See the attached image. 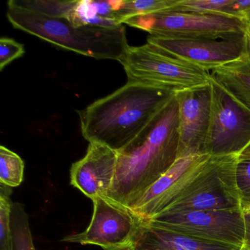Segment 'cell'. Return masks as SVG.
Wrapping results in <instances>:
<instances>
[{
    "instance_id": "6da1fadb",
    "label": "cell",
    "mask_w": 250,
    "mask_h": 250,
    "mask_svg": "<svg viewBox=\"0 0 250 250\" xmlns=\"http://www.w3.org/2000/svg\"><path fill=\"white\" fill-rule=\"evenodd\" d=\"M179 113L175 96L124 148L106 197L131 208L178 159Z\"/></svg>"
},
{
    "instance_id": "7a4b0ae2",
    "label": "cell",
    "mask_w": 250,
    "mask_h": 250,
    "mask_svg": "<svg viewBox=\"0 0 250 250\" xmlns=\"http://www.w3.org/2000/svg\"><path fill=\"white\" fill-rule=\"evenodd\" d=\"M175 93L128 82L109 96L78 111L82 134L89 143H99L119 151L144 129Z\"/></svg>"
},
{
    "instance_id": "3957f363",
    "label": "cell",
    "mask_w": 250,
    "mask_h": 250,
    "mask_svg": "<svg viewBox=\"0 0 250 250\" xmlns=\"http://www.w3.org/2000/svg\"><path fill=\"white\" fill-rule=\"evenodd\" d=\"M7 17L17 30L95 59L119 61L129 47L124 24L115 27H77L67 19L45 17L10 5Z\"/></svg>"
},
{
    "instance_id": "277c9868",
    "label": "cell",
    "mask_w": 250,
    "mask_h": 250,
    "mask_svg": "<svg viewBox=\"0 0 250 250\" xmlns=\"http://www.w3.org/2000/svg\"><path fill=\"white\" fill-rule=\"evenodd\" d=\"M228 156L198 153L178 158L130 209L143 220L153 219L171 205L212 184Z\"/></svg>"
},
{
    "instance_id": "5b68a950",
    "label": "cell",
    "mask_w": 250,
    "mask_h": 250,
    "mask_svg": "<svg viewBox=\"0 0 250 250\" xmlns=\"http://www.w3.org/2000/svg\"><path fill=\"white\" fill-rule=\"evenodd\" d=\"M119 62L128 82L143 83L177 93L207 85L210 73L171 56L150 43L129 46Z\"/></svg>"
},
{
    "instance_id": "8992f818",
    "label": "cell",
    "mask_w": 250,
    "mask_h": 250,
    "mask_svg": "<svg viewBox=\"0 0 250 250\" xmlns=\"http://www.w3.org/2000/svg\"><path fill=\"white\" fill-rule=\"evenodd\" d=\"M124 24L147 32L151 36L180 39L223 40L247 36L250 30L248 21L237 17L167 10L131 17Z\"/></svg>"
},
{
    "instance_id": "52a82bcc",
    "label": "cell",
    "mask_w": 250,
    "mask_h": 250,
    "mask_svg": "<svg viewBox=\"0 0 250 250\" xmlns=\"http://www.w3.org/2000/svg\"><path fill=\"white\" fill-rule=\"evenodd\" d=\"M211 104L204 153L239 155L250 144V111L210 79Z\"/></svg>"
},
{
    "instance_id": "ba28073f",
    "label": "cell",
    "mask_w": 250,
    "mask_h": 250,
    "mask_svg": "<svg viewBox=\"0 0 250 250\" xmlns=\"http://www.w3.org/2000/svg\"><path fill=\"white\" fill-rule=\"evenodd\" d=\"M146 221L181 235L238 249L245 241V219L243 212H182L158 216Z\"/></svg>"
},
{
    "instance_id": "9c48e42d",
    "label": "cell",
    "mask_w": 250,
    "mask_h": 250,
    "mask_svg": "<svg viewBox=\"0 0 250 250\" xmlns=\"http://www.w3.org/2000/svg\"><path fill=\"white\" fill-rule=\"evenodd\" d=\"M91 222L84 232L64 237L62 241L104 249L132 246L141 219L131 209L106 196L93 199Z\"/></svg>"
},
{
    "instance_id": "30bf717a",
    "label": "cell",
    "mask_w": 250,
    "mask_h": 250,
    "mask_svg": "<svg viewBox=\"0 0 250 250\" xmlns=\"http://www.w3.org/2000/svg\"><path fill=\"white\" fill-rule=\"evenodd\" d=\"M147 43L208 72L250 52L248 35L223 40L150 36Z\"/></svg>"
},
{
    "instance_id": "8fae6325",
    "label": "cell",
    "mask_w": 250,
    "mask_h": 250,
    "mask_svg": "<svg viewBox=\"0 0 250 250\" xmlns=\"http://www.w3.org/2000/svg\"><path fill=\"white\" fill-rule=\"evenodd\" d=\"M179 113L178 158L204 153L211 104L210 83L175 93Z\"/></svg>"
},
{
    "instance_id": "7c38bea8",
    "label": "cell",
    "mask_w": 250,
    "mask_h": 250,
    "mask_svg": "<svg viewBox=\"0 0 250 250\" xmlns=\"http://www.w3.org/2000/svg\"><path fill=\"white\" fill-rule=\"evenodd\" d=\"M118 152L99 143H89L85 156L71 168V184L93 200L106 196L116 170Z\"/></svg>"
},
{
    "instance_id": "4fadbf2b",
    "label": "cell",
    "mask_w": 250,
    "mask_h": 250,
    "mask_svg": "<svg viewBox=\"0 0 250 250\" xmlns=\"http://www.w3.org/2000/svg\"><path fill=\"white\" fill-rule=\"evenodd\" d=\"M136 250H238L232 246L210 242L181 235L140 221L133 241Z\"/></svg>"
},
{
    "instance_id": "5bb4252c",
    "label": "cell",
    "mask_w": 250,
    "mask_h": 250,
    "mask_svg": "<svg viewBox=\"0 0 250 250\" xmlns=\"http://www.w3.org/2000/svg\"><path fill=\"white\" fill-rule=\"evenodd\" d=\"M209 73L213 81L250 111V52Z\"/></svg>"
},
{
    "instance_id": "9a60e30c",
    "label": "cell",
    "mask_w": 250,
    "mask_h": 250,
    "mask_svg": "<svg viewBox=\"0 0 250 250\" xmlns=\"http://www.w3.org/2000/svg\"><path fill=\"white\" fill-rule=\"evenodd\" d=\"M167 11L238 17L236 0H178ZM240 19V18H239Z\"/></svg>"
},
{
    "instance_id": "2e32d148",
    "label": "cell",
    "mask_w": 250,
    "mask_h": 250,
    "mask_svg": "<svg viewBox=\"0 0 250 250\" xmlns=\"http://www.w3.org/2000/svg\"><path fill=\"white\" fill-rule=\"evenodd\" d=\"M78 1L57 0H10L8 5L42 14L52 18L67 19Z\"/></svg>"
},
{
    "instance_id": "e0dca14e",
    "label": "cell",
    "mask_w": 250,
    "mask_h": 250,
    "mask_svg": "<svg viewBox=\"0 0 250 250\" xmlns=\"http://www.w3.org/2000/svg\"><path fill=\"white\" fill-rule=\"evenodd\" d=\"M11 228L13 250H36L30 230L29 216L21 203L13 202Z\"/></svg>"
},
{
    "instance_id": "ac0fdd59",
    "label": "cell",
    "mask_w": 250,
    "mask_h": 250,
    "mask_svg": "<svg viewBox=\"0 0 250 250\" xmlns=\"http://www.w3.org/2000/svg\"><path fill=\"white\" fill-rule=\"evenodd\" d=\"M24 162L21 157L5 146L0 147V184L17 187L24 179Z\"/></svg>"
},
{
    "instance_id": "d6986e66",
    "label": "cell",
    "mask_w": 250,
    "mask_h": 250,
    "mask_svg": "<svg viewBox=\"0 0 250 250\" xmlns=\"http://www.w3.org/2000/svg\"><path fill=\"white\" fill-rule=\"evenodd\" d=\"M177 2L178 0H123L118 13V21L124 24V21L131 17L167 11Z\"/></svg>"
},
{
    "instance_id": "ffe728a7",
    "label": "cell",
    "mask_w": 250,
    "mask_h": 250,
    "mask_svg": "<svg viewBox=\"0 0 250 250\" xmlns=\"http://www.w3.org/2000/svg\"><path fill=\"white\" fill-rule=\"evenodd\" d=\"M11 187L4 185L0 187V250H13L11 228V211L13 203L11 199Z\"/></svg>"
},
{
    "instance_id": "44dd1931",
    "label": "cell",
    "mask_w": 250,
    "mask_h": 250,
    "mask_svg": "<svg viewBox=\"0 0 250 250\" xmlns=\"http://www.w3.org/2000/svg\"><path fill=\"white\" fill-rule=\"evenodd\" d=\"M25 53L24 45L9 38L0 39V70L9 65L16 59L21 58Z\"/></svg>"
},
{
    "instance_id": "7402d4cb",
    "label": "cell",
    "mask_w": 250,
    "mask_h": 250,
    "mask_svg": "<svg viewBox=\"0 0 250 250\" xmlns=\"http://www.w3.org/2000/svg\"><path fill=\"white\" fill-rule=\"evenodd\" d=\"M236 181L242 208L250 206V160L238 162Z\"/></svg>"
},
{
    "instance_id": "603a6c76",
    "label": "cell",
    "mask_w": 250,
    "mask_h": 250,
    "mask_svg": "<svg viewBox=\"0 0 250 250\" xmlns=\"http://www.w3.org/2000/svg\"><path fill=\"white\" fill-rule=\"evenodd\" d=\"M245 219V241L248 245L250 246V215H244Z\"/></svg>"
},
{
    "instance_id": "cb8c5ba5",
    "label": "cell",
    "mask_w": 250,
    "mask_h": 250,
    "mask_svg": "<svg viewBox=\"0 0 250 250\" xmlns=\"http://www.w3.org/2000/svg\"><path fill=\"white\" fill-rule=\"evenodd\" d=\"M250 160V144L238 155V161Z\"/></svg>"
},
{
    "instance_id": "d4e9b609",
    "label": "cell",
    "mask_w": 250,
    "mask_h": 250,
    "mask_svg": "<svg viewBox=\"0 0 250 250\" xmlns=\"http://www.w3.org/2000/svg\"><path fill=\"white\" fill-rule=\"evenodd\" d=\"M104 250H136L133 246H127V247H111V248L105 249Z\"/></svg>"
},
{
    "instance_id": "484cf974",
    "label": "cell",
    "mask_w": 250,
    "mask_h": 250,
    "mask_svg": "<svg viewBox=\"0 0 250 250\" xmlns=\"http://www.w3.org/2000/svg\"><path fill=\"white\" fill-rule=\"evenodd\" d=\"M242 210L244 215H250V206L243 208Z\"/></svg>"
},
{
    "instance_id": "4316f807",
    "label": "cell",
    "mask_w": 250,
    "mask_h": 250,
    "mask_svg": "<svg viewBox=\"0 0 250 250\" xmlns=\"http://www.w3.org/2000/svg\"><path fill=\"white\" fill-rule=\"evenodd\" d=\"M238 250H250V246L248 245L247 243L244 242L242 247H241Z\"/></svg>"
},
{
    "instance_id": "83f0119b",
    "label": "cell",
    "mask_w": 250,
    "mask_h": 250,
    "mask_svg": "<svg viewBox=\"0 0 250 250\" xmlns=\"http://www.w3.org/2000/svg\"><path fill=\"white\" fill-rule=\"evenodd\" d=\"M247 21H248L249 24H250V11H249L248 14H247Z\"/></svg>"
},
{
    "instance_id": "f1b7e54d",
    "label": "cell",
    "mask_w": 250,
    "mask_h": 250,
    "mask_svg": "<svg viewBox=\"0 0 250 250\" xmlns=\"http://www.w3.org/2000/svg\"><path fill=\"white\" fill-rule=\"evenodd\" d=\"M249 42H250V30H249Z\"/></svg>"
},
{
    "instance_id": "f546056e",
    "label": "cell",
    "mask_w": 250,
    "mask_h": 250,
    "mask_svg": "<svg viewBox=\"0 0 250 250\" xmlns=\"http://www.w3.org/2000/svg\"></svg>"
}]
</instances>
